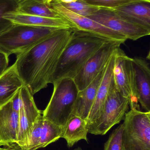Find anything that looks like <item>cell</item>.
<instances>
[{
	"label": "cell",
	"instance_id": "cell-28",
	"mask_svg": "<svg viewBox=\"0 0 150 150\" xmlns=\"http://www.w3.org/2000/svg\"><path fill=\"white\" fill-rule=\"evenodd\" d=\"M43 1H44V2H45V3L48 5V4H49L53 0H43Z\"/></svg>",
	"mask_w": 150,
	"mask_h": 150
},
{
	"label": "cell",
	"instance_id": "cell-10",
	"mask_svg": "<svg viewBox=\"0 0 150 150\" xmlns=\"http://www.w3.org/2000/svg\"><path fill=\"white\" fill-rule=\"evenodd\" d=\"M121 43L109 40L99 48L86 62L73 79L79 91L87 87L103 70Z\"/></svg>",
	"mask_w": 150,
	"mask_h": 150
},
{
	"label": "cell",
	"instance_id": "cell-29",
	"mask_svg": "<svg viewBox=\"0 0 150 150\" xmlns=\"http://www.w3.org/2000/svg\"><path fill=\"white\" fill-rule=\"evenodd\" d=\"M74 150H82L80 147H78V148H76V149H75Z\"/></svg>",
	"mask_w": 150,
	"mask_h": 150
},
{
	"label": "cell",
	"instance_id": "cell-26",
	"mask_svg": "<svg viewBox=\"0 0 150 150\" xmlns=\"http://www.w3.org/2000/svg\"><path fill=\"white\" fill-rule=\"evenodd\" d=\"M9 54L0 47V76L8 69Z\"/></svg>",
	"mask_w": 150,
	"mask_h": 150
},
{
	"label": "cell",
	"instance_id": "cell-11",
	"mask_svg": "<svg viewBox=\"0 0 150 150\" xmlns=\"http://www.w3.org/2000/svg\"><path fill=\"white\" fill-rule=\"evenodd\" d=\"M89 18L119 33L127 39L136 40L150 34V30L132 23L117 15L112 9L100 8Z\"/></svg>",
	"mask_w": 150,
	"mask_h": 150
},
{
	"label": "cell",
	"instance_id": "cell-15",
	"mask_svg": "<svg viewBox=\"0 0 150 150\" xmlns=\"http://www.w3.org/2000/svg\"><path fill=\"white\" fill-rule=\"evenodd\" d=\"M18 112L11 101L0 107V143L9 145L16 143L18 129Z\"/></svg>",
	"mask_w": 150,
	"mask_h": 150
},
{
	"label": "cell",
	"instance_id": "cell-21",
	"mask_svg": "<svg viewBox=\"0 0 150 150\" xmlns=\"http://www.w3.org/2000/svg\"><path fill=\"white\" fill-rule=\"evenodd\" d=\"M16 11L29 15L49 18H60L43 0H23L18 3Z\"/></svg>",
	"mask_w": 150,
	"mask_h": 150
},
{
	"label": "cell",
	"instance_id": "cell-7",
	"mask_svg": "<svg viewBox=\"0 0 150 150\" xmlns=\"http://www.w3.org/2000/svg\"><path fill=\"white\" fill-rule=\"evenodd\" d=\"M129 107V99L120 93L113 81L100 116L88 127L89 133L96 135L106 134L124 119Z\"/></svg>",
	"mask_w": 150,
	"mask_h": 150
},
{
	"label": "cell",
	"instance_id": "cell-3",
	"mask_svg": "<svg viewBox=\"0 0 150 150\" xmlns=\"http://www.w3.org/2000/svg\"><path fill=\"white\" fill-rule=\"evenodd\" d=\"M53 91L42 116L64 128L72 115L79 89L73 79L64 78L53 83Z\"/></svg>",
	"mask_w": 150,
	"mask_h": 150
},
{
	"label": "cell",
	"instance_id": "cell-22",
	"mask_svg": "<svg viewBox=\"0 0 150 150\" xmlns=\"http://www.w3.org/2000/svg\"><path fill=\"white\" fill-rule=\"evenodd\" d=\"M60 3L65 8L69 10L72 12L77 15L86 17L94 14L100 8L95 5L90 4L84 0H78L76 1L70 3Z\"/></svg>",
	"mask_w": 150,
	"mask_h": 150
},
{
	"label": "cell",
	"instance_id": "cell-4",
	"mask_svg": "<svg viewBox=\"0 0 150 150\" xmlns=\"http://www.w3.org/2000/svg\"><path fill=\"white\" fill-rule=\"evenodd\" d=\"M59 29L15 24L0 36V47L9 54L16 55L53 34Z\"/></svg>",
	"mask_w": 150,
	"mask_h": 150
},
{
	"label": "cell",
	"instance_id": "cell-23",
	"mask_svg": "<svg viewBox=\"0 0 150 150\" xmlns=\"http://www.w3.org/2000/svg\"><path fill=\"white\" fill-rule=\"evenodd\" d=\"M18 3L13 0H0V36L8 31L14 25L4 18L5 13L14 11L17 8Z\"/></svg>",
	"mask_w": 150,
	"mask_h": 150
},
{
	"label": "cell",
	"instance_id": "cell-12",
	"mask_svg": "<svg viewBox=\"0 0 150 150\" xmlns=\"http://www.w3.org/2000/svg\"><path fill=\"white\" fill-rule=\"evenodd\" d=\"M63 129L44 118L37 120L30 132L27 144L23 150H37L45 148L61 138Z\"/></svg>",
	"mask_w": 150,
	"mask_h": 150
},
{
	"label": "cell",
	"instance_id": "cell-32",
	"mask_svg": "<svg viewBox=\"0 0 150 150\" xmlns=\"http://www.w3.org/2000/svg\"><path fill=\"white\" fill-rule=\"evenodd\" d=\"M4 150H8V149H5Z\"/></svg>",
	"mask_w": 150,
	"mask_h": 150
},
{
	"label": "cell",
	"instance_id": "cell-6",
	"mask_svg": "<svg viewBox=\"0 0 150 150\" xmlns=\"http://www.w3.org/2000/svg\"><path fill=\"white\" fill-rule=\"evenodd\" d=\"M11 101L19 116L16 144L23 150L27 144L32 128L42 112L38 109L32 94L25 85L17 92Z\"/></svg>",
	"mask_w": 150,
	"mask_h": 150
},
{
	"label": "cell",
	"instance_id": "cell-20",
	"mask_svg": "<svg viewBox=\"0 0 150 150\" xmlns=\"http://www.w3.org/2000/svg\"><path fill=\"white\" fill-rule=\"evenodd\" d=\"M88 133L89 129L86 120L72 115L63 129L61 138L66 140L68 148H71L81 140L88 142Z\"/></svg>",
	"mask_w": 150,
	"mask_h": 150
},
{
	"label": "cell",
	"instance_id": "cell-18",
	"mask_svg": "<svg viewBox=\"0 0 150 150\" xmlns=\"http://www.w3.org/2000/svg\"><path fill=\"white\" fill-rule=\"evenodd\" d=\"M105 69L87 87L79 91L72 115L81 117L87 121L95 101L98 89L103 79Z\"/></svg>",
	"mask_w": 150,
	"mask_h": 150
},
{
	"label": "cell",
	"instance_id": "cell-5",
	"mask_svg": "<svg viewBox=\"0 0 150 150\" xmlns=\"http://www.w3.org/2000/svg\"><path fill=\"white\" fill-rule=\"evenodd\" d=\"M123 120V150H150V112L130 108Z\"/></svg>",
	"mask_w": 150,
	"mask_h": 150
},
{
	"label": "cell",
	"instance_id": "cell-33",
	"mask_svg": "<svg viewBox=\"0 0 150 150\" xmlns=\"http://www.w3.org/2000/svg\"><path fill=\"white\" fill-rule=\"evenodd\" d=\"M1 146H2L1 144V143H0V147H1Z\"/></svg>",
	"mask_w": 150,
	"mask_h": 150
},
{
	"label": "cell",
	"instance_id": "cell-14",
	"mask_svg": "<svg viewBox=\"0 0 150 150\" xmlns=\"http://www.w3.org/2000/svg\"><path fill=\"white\" fill-rule=\"evenodd\" d=\"M115 52L112 56L106 67L103 79L98 89L95 101L87 119L88 127L93 124L100 116L103 106L108 97L111 86L113 83V71L114 66Z\"/></svg>",
	"mask_w": 150,
	"mask_h": 150
},
{
	"label": "cell",
	"instance_id": "cell-31",
	"mask_svg": "<svg viewBox=\"0 0 150 150\" xmlns=\"http://www.w3.org/2000/svg\"><path fill=\"white\" fill-rule=\"evenodd\" d=\"M5 149H4V148H1V147H0V150H4Z\"/></svg>",
	"mask_w": 150,
	"mask_h": 150
},
{
	"label": "cell",
	"instance_id": "cell-17",
	"mask_svg": "<svg viewBox=\"0 0 150 150\" xmlns=\"http://www.w3.org/2000/svg\"><path fill=\"white\" fill-rule=\"evenodd\" d=\"M112 9L128 22L150 30V0L134 2Z\"/></svg>",
	"mask_w": 150,
	"mask_h": 150
},
{
	"label": "cell",
	"instance_id": "cell-2",
	"mask_svg": "<svg viewBox=\"0 0 150 150\" xmlns=\"http://www.w3.org/2000/svg\"><path fill=\"white\" fill-rule=\"evenodd\" d=\"M109 40L87 32L73 30L50 79V83L74 79L88 59Z\"/></svg>",
	"mask_w": 150,
	"mask_h": 150
},
{
	"label": "cell",
	"instance_id": "cell-27",
	"mask_svg": "<svg viewBox=\"0 0 150 150\" xmlns=\"http://www.w3.org/2000/svg\"><path fill=\"white\" fill-rule=\"evenodd\" d=\"M53 1L58 2L61 3L68 4L76 1L78 0H53Z\"/></svg>",
	"mask_w": 150,
	"mask_h": 150
},
{
	"label": "cell",
	"instance_id": "cell-30",
	"mask_svg": "<svg viewBox=\"0 0 150 150\" xmlns=\"http://www.w3.org/2000/svg\"><path fill=\"white\" fill-rule=\"evenodd\" d=\"M13 1H15L18 3L19 2L21 1H23V0H13Z\"/></svg>",
	"mask_w": 150,
	"mask_h": 150
},
{
	"label": "cell",
	"instance_id": "cell-1",
	"mask_svg": "<svg viewBox=\"0 0 150 150\" xmlns=\"http://www.w3.org/2000/svg\"><path fill=\"white\" fill-rule=\"evenodd\" d=\"M73 30L59 29L16 55L17 73L33 95L47 87L59 59L69 41Z\"/></svg>",
	"mask_w": 150,
	"mask_h": 150
},
{
	"label": "cell",
	"instance_id": "cell-9",
	"mask_svg": "<svg viewBox=\"0 0 150 150\" xmlns=\"http://www.w3.org/2000/svg\"><path fill=\"white\" fill-rule=\"evenodd\" d=\"M48 5L60 17L69 24L72 30L90 33L109 40L117 41L122 44H124L127 40L119 33L107 28L89 18L72 12L60 3L53 1Z\"/></svg>",
	"mask_w": 150,
	"mask_h": 150
},
{
	"label": "cell",
	"instance_id": "cell-25",
	"mask_svg": "<svg viewBox=\"0 0 150 150\" xmlns=\"http://www.w3.org/2000/svg\"><path fill=\"white\" fill-rule=\"evenodd\" d=\"M86 2L99 8L114 9L129 4L145 0H84Z\"/></svg>",
	"mask_w": 150,
	"mask_h": 150
},
{
	"label": "cell",
	"instance_id": "cell-8",
	"mask_svg": "<svg viewBox=\"0 0 150 150\" xmlns=\"http://www.w3.org/2000/svg\"><path fill=\"white\" fill-rule=\"evenodd\" d=\"M113 76L117 90L129 99L130 108L140 110L136 91L133 58L128 56L120 47L117 49L114 54Z\"/></svg>",
	"mask_w": 150,
	"mask_h": 150
},
{
	"label": "cell",
	"instance_id": "cell-16",
	"mask_svg": "<svg viewBox=\"0 0 150 150\" xmlns=\"http://www.w3.org/2000/svg\"><path fill=\"white\" fill-rule=\"evenodd\" d=\"M3 17L15 24L56 29H72L69 24L61 18L45 17L29 15L16 10L5 13Z\"/></svg>",
	"mask_w": 150,
	"mask_h": 150
},
{
	"label": "cell",
	"instance_id": "cell-13",
	"mask_svg": "<svg viewBox=\"0 0 150 150\" xmlns=\"http://www.w3.org/2000/svg\"><path fill=\"white\" fill-rule=\"evenodd\" d=\"M136 91L138 101L145 112H150V69L149 63L141 57L133 58Z\"/></svg>",
	"mask_w": 150,
	"mask_h": 150
},
{
	"label": "cell",
	"instance_id": "cell-24",
	"mask_svg": "<svg viewBox=\"0 0 150 150\" xmlns=\"http://www.w3.org/2000/svg\"><path fill=\"white\" fill-rule=\"evenodd\" d=\"M123 128L124 125L122 123L113 131L105 143L104 150H123L122 135Z\"/></svg>",
	"mask_w": 150,
	"mask_h": 150
},
{
	"label": "cell",
	"instance_id": "cell-19",
	"mask_svg": "<svg viewBox=\"0 0 150 150\" xmlns=\"http://www.w3.org/2000/svg\"><path fill=\"white\" fill-rule=\"evenodd\" d=\"M23 86L13 64L0 76V107L10 101Z\"/></svg>",
	"mask_w": 150,
	"mask_h": 150
}]
</instances>
